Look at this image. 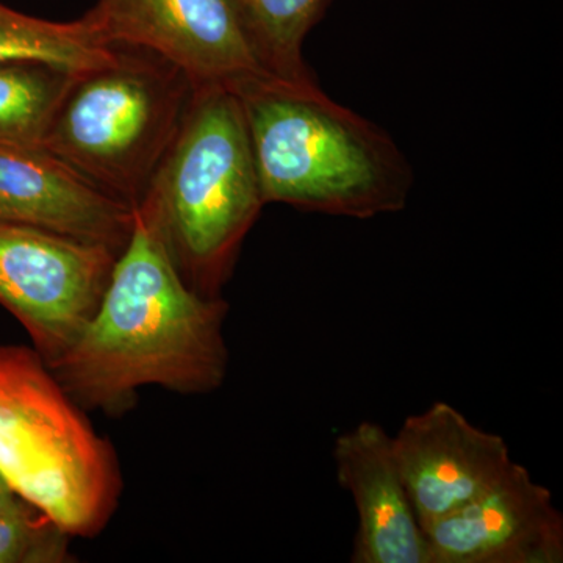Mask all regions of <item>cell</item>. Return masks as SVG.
I'll use <instances>...</instances> for the list:
<instances>
[{"instance_id":"cell-1","label":"cell","mask_w":563,"mask_h":563,"mask_svg":"<svg viewBox=\"0 0 563 563\" xmlns=\"http://www.w3.org/2000/svg\"><path fill=\"white\" fill-rule=\"evenodd\" d=\"M228 312L222 296L206 298L184 280L157 221L136 203L95 317L51 369L81 409L111 417L132 409L144 387L206 395L228 374Z\"/></svg>"},{"instance_id":"cell-2","label":"cell","mask_w":563,"mask_h":563,"mask_svg":"<svg viewBox=\"0 0 563 563\" xmlns=\"http://www.w3.org/2000/svg\"><path fill=\"white\" fill-rule=\"evenodd\" d=\"M229 88L242 107L265 203L357 220L407 206L413 174L406 155L317 80L258 73Z\"/></svg>"},{"instance_id":"cell-3","label":"cell","mask_w":563,"mask_h":563,"mask_svg":"<svg viewBox=\"0 0 563 563\" xmlns=\"http://www.w3.org/2000/svg\"><path fill=\"white\" fill-rule=\"evenodd\" d=\"M139 203L157 221L184 280L206 298H221L266 206L231 88H195L179 132Z\"/></svg>"},{"instance_id":"cell-4","label":"cell","mask_w":563,"mask_h":563,"mask_svg":"<svg viewBox=\"0 0 563 563\" xmlns=\"http://www.w3.org/2000/svg\"><path fill=\"white\" fill-rule=\"evenodd\" d=\"M0 474L70 537L107 528L120 462L33 347L0 346Z\"/></svg>"},{"instance_id":"cell-5","label":"cell","mask_w":563,"mask_h":563,"mask_svg":"<svg viewBox=\"0 0 563 563\" xmlns=\"http://www.w3.org/2000/svg\"><path fill=\"white\" fill-rule=\"evenodd\" d=\"M195 85L150 51L114 46L74 74L43 150L111 198L135 207L179 132Z\"/></svg>"},{"instance_id":"cell-6","label":"cell","mask_w":563,"mask_h":563,"mask_svg":"<svg viewBox=\"0 0 563 563\" xmlns=\"http://www.w3.org/2000/svg\"><path fill=\"white\" fill-rule=\"evenodd\" d=\"M120 254L54 229L0 222V306L49 368L95 317Z\"/></svg>"},{"instance_id":"cell-7","label":"cell","mask_w":563,"mask_h":563,"mask_svg":"<svg viewBox=\"0 0 563 563\" xmlns=\"http://www.w3.org/2000/svg\"><path fill=\"white\" fill-rule=\"evenodd\" d=\"M85 16L110 46L150 51L195 88L268 73L231 0H98Z\"/></svg>"},{"instance_id":"cell-8","label":"cell","mask_w":563,"mask_h":563,"mask_svg":"<svg viewBox=\"0 0 563 563\" xmlns=\"http://www.w3.org/2000/svg\"><path fill=\"white\" fill-rule=\"evenodd\" d=\"M428 563H561L563 517L553 493L512 462L479 496L424 526Z\"/></svg>"},{"instance_id":"cell-9","label":"cell","mask_w":563,"mask_h":563,"mask_svg":"<svg viewBox=\"0 0 563 563\" xmlns=\"http://www.w3.org/2000/svg\"><path fill=\"white\" fill-rule=\"evenodd\" d=\"M391 443L421 529L487 490L514 462L501 435L444 401L407 417Z\"/></svg>"},{"instance_id":"cell-10","label":"cell","mask_w":563,"mask_h":563,"mask_svg":"<svg viewBox=\"0 0 563 563\" xmlns=\"http://www.w3.org/2000/svg\"><path fill=\"white\" fill-rule=\"evenodd\" d=\"M336 479L358 515L354 563H428L424 533L415 514L383 426L362 421L333 444Z\"/></svg>"},{"instance_id":"cell-11","label":"cell","mask_w":563,"mask_h":563,"mask_svg":"<svg viewBox=\"0 0 563 563\" xmlns=\"http://www.w3.org/2000/svg\"><path fill=\"white\" fill-rule=\"evenodd\" d=\"M0 222L41 225L122 252L133 207L92 187L46 150L0 144Z\"/></svg>"},{"instance_id":"cell-12","label":"cell","mask_w":563,"mask_h":563,"mask_svg":"<svg viewBox=\"0 0 563 563\" xmlns=\"http://www.w3.org/2000/svg\"><path fill=\"white\" fill-rule=\"evenodd\" d=\"M114 55L87 16L54 22L29 16L0 3V65L40 62L80 74L99 68Z\"/></svg>"},{"instance_id":"cell-13","label":"cell","mask_w":563,"mask_h":563,"mask_svg":"<svg viewBox=\"0 0 563 563\" xmlns=\"http://www.w3.org/2000/svg\"><path fill=\"white\" fill-rule=\"evenodd\" d=\"M329 0H231L263 68L291 81H313L302 58L306 36Z\"/></svg>"},{"instance_id":"cell-14","label":"cell","mask_w":563,"mask_h":563,"mask_svg":"<svg viewBox=\"0 0 563 563\" xmlns=\"http://www.w3.org/2000/svg\"><path fill=\"white\" fill-rule=\"evenodd\" d=\"M74 74L40 62L0 65V144L41 147Z\"/></svg>"},{"instance_id":"cell-15","label":"cell","mask_w":563,"mask_h":563,"mask_svg":"<svg viewBox=\"0 0 563 563\" xmlns=\"http://www.w3.org/2000/svg\"><path fill=\"white\" fill-rule=\"evenodd\" d=\"M70 539L22 498L0 512V563H68Z\"/></svg>"},{"instance_id":"cell-16","label":"cell","mask_w":563,"mask_h":563,"mask_svg":"<svg viewBox=\"0 0 563 563\" xmlns=\"http://www.w3.org/2000/svg\"><path fill=\"white\" fill-rule=\"evenodd\" d=\"M21 496L16 495V492L10 487V484L3 479L2 474H0V512L9 509V507L13 506L14 503L20 501Z\"/></svg>"}]
</instances>
